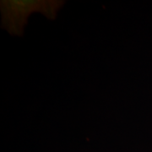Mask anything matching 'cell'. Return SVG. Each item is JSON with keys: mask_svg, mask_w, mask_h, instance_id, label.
<instances>
[{"mask_svg": "<svg viewBox=\"0 0 152 152\" xmlns=\"http://www.w3.org/2000/svg\"><path fill=\"white\" fill-rule=\"evenodd\" d=\"M64 3L61 0H2V27L13 36L21 37L31 14L40 12L49 20H55Z\"/></svg>", "mask_w": 152, "mask_h": 152, "instance_id": "6da1fadb", "label": "cell"}]
</instances>
